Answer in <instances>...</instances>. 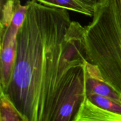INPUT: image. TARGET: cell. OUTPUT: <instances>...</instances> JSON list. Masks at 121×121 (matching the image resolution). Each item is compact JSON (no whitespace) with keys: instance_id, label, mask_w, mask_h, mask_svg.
<instances>
[{"instance_id":"6da1fadb","label":"cell","mask_w":121,"mask_h":121,"mask_svg":"<svg viewBox=\"0 0 121 121\" xmlns=\"http://www.w3.org/2000/svg\"><path fill=\"white\" fill-rule=\"evenodd\" d=\"M17 36L13 74L4 92L23 121H56L72 115L85 97V27L67 9L37 0Z\"/></svg>"},{"instance_id":"7a4b0ae2","label":"cell","mask_w":121,"mask_h":121,"mask_svg":"<svg viewBox=\"0 0 121 121\" xmlns=\"http://www.w3.org/2000/svg\"><path fill=\"white\" fill-rule=\"evenodd\" d=\"M85 27L86 60L121 96V0H104Z\"/></svg>"},{"instance_id":"3957f363","label":"cell","mask_w":121,"mask_h":121,"mask_svg":"<svg viewBox=\"0 0 121 121\" xmlns=\"http://www.w3.org/2000/svg\"><path fill=\"white\" fill-rule=\"evenodd\" d=\"M96 94L121 105V96L104 80L96 65L87 60L85 65V95Z\"/></svg>"},{"instance_id":"277c9868","label":"cell","mask_w":121,"mask_h":121,"mask_svg":"<svg viewBox=\"0 0 121 121\" xmlns=\"http://www.w3.org/2000/svg\"><path fill=\"white\" fill-rule=\"evenodd\" d=\"M121 121V114L98 106L85 98L73 121Z\"/></svg>"},{"instance_id":"5b68a950","label":"cell","mask_w":121,"mask_h":121,"mask_svg":"<svg viewBox=\"0 0 121 121\" xmlns=\"http://www.w3.org/2000/svg\"><path fill=\"white\" fill-rule=\"evenodd\" d=\"M0 47V90L5 92L13 74L16 56L17 39H13Z\"/></svg>"},{"instance_id":"8992f818","label":"cell","mask_w":121,"mask_h":121,"mask_svg":"<svg viewBox=\"0 0 121 121\" xmlns=\"http://www.w3.org/2000/svg\"><path fill=\"white\" fill-rule=\"evenodd\" d=\"M38 2L50 7L64 8L79 14L92 17L94 8L85 4L80 0H37Z\"/></svg>"},{"instance_id":"52a82bcc","label":"cell","mask_w":121,"mask_h":121,"mask_svg":"<svg viewBox=\"0 0 121 121\" xmlns=\"http://www.w3.org/2000/svg\"><path fill=\"white\" fill-rule=\"evenodd\" d=\"M1 92L0 121H23L15 106L2 91Z\"/></svg>"},{"instance_id":"ba28073f","label":"cell","mask_w":121,"mask_h":121,"mask_svg":"<svg viewBox=\"0 0 121 121\" xmlns=\"http://www.w3.org/2000/svg\"><path fill=\"white\" fill-rule=\"evenodd\" d=\"M80 1L83 2L85 4L91 6V7L95 8L96 6L101 3L104 0H80Z\"/></svg>"}]
</instances>
